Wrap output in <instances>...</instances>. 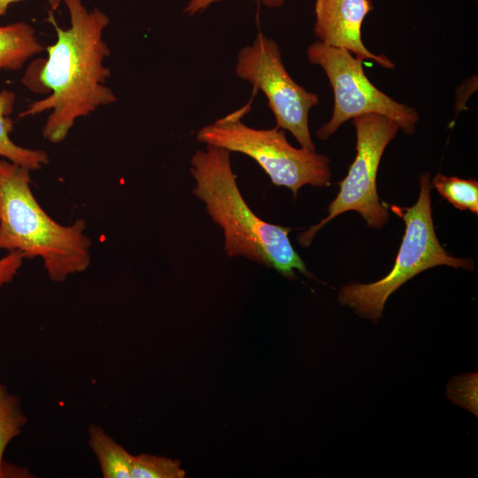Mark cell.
<instances>
[{
    "label": "cell",
    "mask_w": 478,
    "mask_h": 478,
    "mask_svg": "<svg viewBox=\"0 0 478 478\" xmlns=\"http://www.w3.org/2000/svg\"><path fill=\"white\" fill-rule=\"evenodd\" d=\"M189 172L196 182L194 195L223 231L228 257L243 256L287 278H294L295 270L314 278L289 241L291 228L266 222L249 207L237 186L229 150L206 145L191 157Z\"/></svg>",
    "instance_id": "cell-2"
},
{
    "label": "cell",
    "mask_w": 478,
    "mask_h": 478,
    "mask_svg": "<svg viewBox=\"0 0 478 478\" xmlns=\"http://www.w3.org/2000/svg\"><path fill=\"white\" fill-rule=\"evenodd\" d=\"M15 101L16 94L13 91H0V157L31 171L41 169L49 163L47 152L20 146L11 138L13 129L11 115Z\"/></svg>",
    "instance_id": "cell-11"
},
{
    "label": "cell",
    "mask_w": 478,
    "mask_h": 478,
    "mask_svg": "<svg viewBox=\"0 0 478 478\" xmlns=\"http://www.w3.org/2000/svg\"><path fill=\"white\" fill-rule=\"evenodd\" d=\"M372 9L371 0H316L314 34L328 46L346 50L361 61L372 59L392 69L395 65L389 58L371 52L362 42V23Z\"/></svg>",
    "instance_id": "cell-9"
},
{
    "label": "cell",
    "mask_w": 478,
    "mask_h": 478,
    "mask_svg": "<svg viewBox=\"0 0 478 478\" xmlns=\"http://www.w3.org/2000/svg\"><path fill=\"white\" fill-rule=\"evenodd\" d=\"M64 3L69 27H59L52 11L49 12L47 20L55 28L56 41L45 47L47 57L32 61L21 78L28 90L48 96L19 114L25 118L49 112L42 132L46 141L55 144L67 137L80 118L117 101L106 85L111 69L104 62L111 50L104 32L109 17L96 7L88 10L82 0Z\"/></svg>",
    "instance_id": "cell-1"
},
{
    "label": "cell",
    "mask_w": 478,
    "mask_h": 478,
    "mask_svg": "<svg viewBox=\"0 0 478 478\" xmlns=\"http://www.w3.org/2000/svg\"><path fill=\"white\" fill-rule=\"evenodd\" d=\"M27 424L18 397L8 392L0 383V477L5 474L4 455L12 439L17 437Z\"/></svg>",
    "instance_id": "cell-13"
},
{
    "label": "cell",
    "mask_w": 478,
    "mask_h": 478,
    "mask_svg": "<svg viewBox=\"0 0 478 478\" xmlns=\"http://www.w3.org/2000/svg\"><path fill=\"white\" fill-rule=\"evenodd\" d=\"M236 75L261 90L267 98L276 127L289 130L302 148L315 151L308 114L319 104L316 94L308 92L288 73L275 41L258 32L252 44L237 53Z\"/></svg>",
    "instance_id": "cell-8"
},
{
    "label": "cell",
    "mask_w": 478,
    "mask_h": 478,
    "mask_svg": "<svg viewBox=\"0 0 478 478\" xmlns=\"http://www.w3.org/2000/svg\"><path fill=\"white\" fill-rule=\"evenodd\" d=\"M31 170L0 159V251L40 258L50 281L63 282L91 263V240L84 220L57 222L31 189Z\"/></svg>",
    "instance_id": "cell-3"
},
{
    "label": "cell",
    "mask_w": 478,
    "mask_h": 478,
    "mask_svg": "<svg viewBox=\"0 0 478 478\" xmlns=\"http://www.w3.org/2000/svg\"><path fill=\"white\" fill-rule=\"evenodd\" d=\"M432 184L439 194L456 208L478 213L477 181L438 173L434 177Z\"/></svg>",
    "instance_id": "cell-14"
},
{
    "label": "cell",
    "mask_w": 478,
    "mask_h": 478,
    "mask_svg": "<svg viewBox=\"0 0 478 478\" xmlns=\"http://www.w3.org/2000/svg\"><path fill=\"white\" fill-rule=\"evenodd\" d=\"M89 446L98 461L103 477L131 478L133 455L96 424L89 427Z\"/></svg>",
    "instance_id": "cell-12"
},
{
    "label": "cell",
    "mask_w": 478,
    "mask_h": 478,
    "mask_svg": "<svg viewBox=\"0 0 478 478\" xmlns=\"http://www.w3.org/2000/svg\"><path fill=\"white\" fill-rule=\"evenodd\" d=\"M20 0H0V16L6 14L9 7ZM51 7V11L58 8L60 0H46Z\"/></svg>",
    "instance_id": "cell-18"
},
{
    "label": "cell",
    "mask_w": 478,
    "mask_h": 478,
    "mask_svg": "<svg viewBox=\"0 0 478 478\" xmlns=\"http://www.w3.org/2000/svg\"><path fill=\"white\" fill-rule=\"evenodd\" d=\"M431 186L430 175L421 174L417 202L407 208L392 207L405 221V232L390 272L375 282H352L343 287L338 295L341 305L376 322L389 297L418 274L441 265L465 270L474 268L472 259L452 257L440 244L432 219Z\"/></svg>",
    "instance_id": "cell-4"
},
{
    "label": "cell",
    "mask_w": 478,
    "mask_h": 478,
    "mask_svg": "<svg viewBox=\"0 0 478 478\" xmlns=\"http://www.w3.org/2000/svg\"><path fill=\"white\" fill-rule=\"evenodd\" d=\"M220 0H189L184 8V12L189 16H194L206 10L212 4ZM268 7H278L283 4V0H259Z\"/></svg>",
    "instance_id": "cell-17"
},
{
    "label": "cell",
    "mask_w": 478,
    "mask_h": 478,
    "mask_svg": "<svg viewBox=\"0 0 478 478\" xmlns=\"http://www.w3.org/2000/svg\"><path fill=\"white\" fill-rule=\"evenodd\" d=\"M307 58L325 71L335 96L330 120L316 132L319 139H328L346 120L369 113L392 119L405 133H414L417 111L377 89L365 74L362 61L351 52L317 41L308 47Z\"/></svg>",
    "instance_id": "cell-6"
},
{
    "label": "cell",
    "mask_w": 478,
    "mask_h": 478,
    "mask_svg": "<svg viewBox=\"0 0 478 478\" xmlns=\"http://www.w3.org/2000/svg\"><path fill=\"white\" fill-rule=\"evenodd\" d=\"M181 462L172 459L143 453L132 457L131 478H183Z\"/></svg>",
    "instance_id": "cell-15"
},
{
    "label": "cell",
    "mask_w": 478,
    "mask_h": 478,
    "mask_svg": "<svg viewBox=\"0 0 478 478\" xmlns=\"http://www.w3.org/2000/svg\"><path fill=\"white\" fill-rule=\"evenodd\" d=\"M357 135V154L346 177L338 184L340 190L330 203L328 215L297 236L302 247H308L316 233L338 215L358 212L373 228L382 227L389 220L388 209L380 203L376 176L383 151L397 134L399 126L386 116L375 113L353 119Z\"/></svg>",
    "instance_id": "cell-7"
},
{
    "label": "cell",
    "mask_w": 478,
    "mask_h": 478,
    "mask_svg": "<svg viewBox=\"0 0 478 478\" xmlns=\"http://www.w3.org/2000/svg\"><path fill=\"white\" fill-rule=\"evenodd\" d=\"M24 256L18 251H8L0 258V289L10 283L20 269Z\"/></svg>",
    "instance_id": "cell-16"
},
{
    "label": "cell",
    "mask_w": 478,
    "mask_h": 478,
    "mask_svg": "<svg viewBox=\"0 0 478 478\" xmlns=\"http://www.w3.org/2000/svg\"><path fill=\"white\" fill-rule=\"evenodd\" d=\"M45 50L30 24L19 21L0 26V70L17 71Z\"/></svg>",
    "instance_id": "cell-10"
},
{
    "label": "cell",
    "mask_w": 478,
    "mask_h": 478,
    "mask_svg": "<svg viewBox=\"0 0 478 478\" xmlns=\"http://www.w3.org/2000/svg\"><path fill=\"white\" fill-rule=\"evenodd\" d=\"M251 107V100L202 127L197 133V141L251 157L273 184L289 189L294 197L305 185H330L331 171L327 156L291 146L281 128L256 129L247 126L242 119Z\"/></svg>",
    "instance_id": "cell-5"
}]
</instances>
